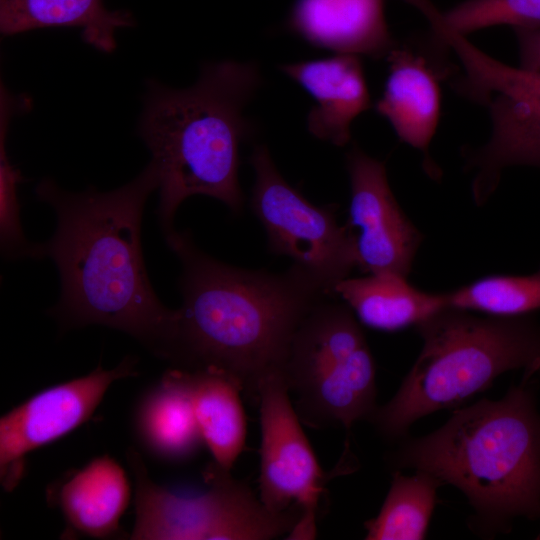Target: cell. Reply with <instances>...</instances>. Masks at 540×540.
<instances>
[{
  "label": "cell",
  "instance_id": "obj_1",
  "mask_svg": "<svg viewBox=\"0 0 540 540\" xmlns=\"http://www.w3.org/2000/svg\"><path fill=\"white\" fill-rule=\"evenodd\" d=\"M158 188L153 161L112 191L73 193L42 180L35 193L54 210L57 225L51 239L39 244V257L49 256L60 275V299L50 313L61 328H114L172 361L178 310L154 292L141 246L144 207Z\"/></svg>",
  "mask_w": 540,
  "mask_h": 540
},
{
  "label": "cell",
  "instance_id": "obj_2",
  "mask_svg": "<svg viewBox=\"0 0 540 540\" xmlns=\"http://www.w3.org/2000/svg\"><path fill=\"white\" fill-rule=\"evenodd\" d=\"M164 234L182 266L172 363L221 370L257 404L261 382L281 372L298 326L328 293L295 265L278 274L241 269L201 251L188 232Z\"/></svg>",
  "mask_w": 540,
  "mask_h": 540
},
{
  "label": "cell",
  "instance_id": "obj_3",
  "mask_svg": "<svg viewBox=\"0 0 540 540\" xmlns=\"http://www.w3.org/2000/svg\"><path fill=\"white\" fill-rule=\"evenodd\" d=\"M530 378L500 399L453 409L429 434L406 436L387 464L461 491L472 509L468 526L480 537L510 532L519 517L540 520V412Z\"/></svg>",
  "mask_w": 540,
  "mask_h": 540
},
{
  "label": "cell",
  "instance_id": "obj_4",
  "mask_svg": "<svg viewBox=\"0 0 540 540\" xmlns=\"http://www.w3.org/2000/svg\"><path fill=\"white\" fill-rule=\"evenodd\" d=\"M261 82L254 62L225 60L206 64L185 89L147 84L139 134L159 174V223L174 229L181 203L206 195L239 213L240 145L251 132L243 111Z\"/></svg>",
  "mask_w": 540,
  "mask_h": 540
},
{
  "label": "cell",
  "instance_id": "obj_5",
  "mask_svg": "<svg viewBox=\"0 0 540 540\" xmlns=\"http://www.w3.org/2000/svg\"><path fill=\"white\" fill-rule=\"evenodd\" d=\"M421 351L394 396L368 422L391 442L419 419L461 407L507 371L540 374V322L533 314L478 315L447 307L417 327Z\"/></svg>",
  "mask_w": 540,
  "mask_h": 540
},
{
  "label": "cell",
  "instance_id": "obj_6",
  "mask_svg": "<svg viewBox=\"0 0 540 540\" xmlns=\"http://www.w3.org/2000/svg\"><path fill=\"white\" fill-rule=\"evenodd\" d=\"M281 374L302 423L347 434L377 407L376 364L353 311L321 300L298 326Z\"/></svg>",
  "mask_w": 540,
  "mask_h": 540
},
{
  "label": "cell",
  "instance_id": "obj_7",
  "mask_svg": "<svg viewBox=\"0 0 540 540\" xmlns=\"http://www.w3.org/2000/svg\"><path fill=\"white\" fill-rule=\"evenodd\" d=\"M126 458L135 485L133 540H271L288 535L301 516L297 505L270 512L246 482L214 461L203 473L207 488L183 496L155 483L135 449Z\"/></svg>",
  "mask_w": 540,
  "mask_h": 540
},
{
  "label": "cell",
  "instance_id": "obj_8",
  "mask_svg": "<svg viewBox=\"0 0 540 540\" xmlns=\"http://www.w3.org/2000/svg\"><path fill=\"white\" fill-rule=\"evenodd\" d=\"M458 62L456 91L485 106L492 120L489 141L467 156L472 188L488 197L506 167H540V72L506 65L473 44L461 48Z\"/></svg>",
  "mask_w": 540,
  "mask_h": 540
},
{
  "label": "cell",
  "instance_id": "obj_9",
  "mask_svg": "<svg viewBox=\"0 0 540 540\" xmlns=\"http://www.w3.org/2000/svg\"><path fill=\"white\" fill-rule=\"evenodd\" d=\"M251 208L265 228L269 248L290 257L328 294L357 267L355 234L336 219L335 205L316 206L282 177L266 146L255 147Z\"/></svg>",
  "mask_w": 540,
  "mask_h": 540
},
{
  "label": "cell",
  "instance_id": "obj_10",
  "mask_svg": "<svg viewBox=\"0 0 540 540\" xmlns=\"http://www.w3.org/2000/svg\"><path fill=\"white\" fill-rule=\"evenodd\" d=\"M257 404L261 431L259 498L272 513L297 505L301 516L287 539H315L318 505L327 480L354 469L338 461L329 474L322 470L281 372L261 382Z\"/></svg>",
  "mask_w": 540,
  "mask_h": 540
},
{
  "label": "cell",
  "instance_id": "obj_11",
  "mask_svg": "<svg viewBox=\"0 0 540 540\" xmlns=\"http://www.w3.org/2000/svg\"><path fill=\"white\" fill-rule=\"evenodd\" d=\"M137 361L115 368L99 364L89 374L42 390L0 418V480L13 490L25 472V457L90 419L113 382L135 376Z\"/></svg>",
  "mask_w": 540,
  "mask_h": 540
},
{
  "label": "cell",
  "instance_id": "obj_12",
  "mask_svg": "<svg viewBox=\"0 0 540 540\" xmlns=\"http://www.w3.org/2000/svg\"><path fill=\"white\" fill-rule=\"evenodd\" d=\"M346 165L351 188L347 224L355 234L357 267L367 274L407 277L423 235L396 201L385 164L354 146Z\"/></svg>",
  "mask_w": 540,
  "mask_h": 540
},
{
  "label": "cell",
  "instance_id": "obj_13",
  "mask_svg": "<svg viewBox=\"0 0 540 540\" xmlns=\"http://www.w3.org/2000/svg\"><path fill=\"white\" fill-rule=\"evenodd\" d=\"M302 86L316 105L307 117L309 132L336 146L351 139L353 120L370 107V95L359 56L338 54L280 68Z\"/></svg>",
  "mask_w": 540,
  "mask_h": 540
},
{
  "label": "cell",
  "instance_id": "obj_14",
  "mask_svg": "<svg viewBox=\"0 0 540 540\" xmlns=\"http://www.w3.org/2000/svg\"><path fill=\"white\" fill-rule=\"evenodd\" d=\"M289 25L311 45L338 54L381 58L396 47L383 0H297Z\"/></svg>",
  "mask_w": 540,
  "mask_h": 540
},
{
  "label": "cell",
  "instance_id": "obj_15",
  "mask_svg": "<svg viewBox=\"0 0 540 540\" xmlns=\"http://www.w3.org/2000/svg\"><path fill=\"white\" fill-rule=\"evenodd\" d=\"M387 58L389 74L376 110L390 122L401 141L424 154L429 175L439 176L429 156L440 116L438 74L424 58L407 49L395 47Z\"/></svg>",
  "mask_w": 540,
  "mask_h": 540
},
{
  "label": "cell",
  "instance_id": "obj_16",
  "mask_svg": "<svg viewBox=\"0 0 540 540\" xmlns=\"http://www.w3.org/2000/svg\"><path fill=\"white\" fill-rule=\"evenodd\" d=\"M135 434L145 450L162 461L182 463L205 445L190 395L188 371L167 370L140 398Z\"/></svg>",
  "mask_w": 540,
  "mask_h": 540
},
{
  "label": "cell",
  "instance_id": "obj_17",
  "mask_svg": "<svg viewBox=\"0 0 540 540\" xmlns=\"http://www.w3.org/2000/svg\"><path fill=\"white\" fill-rule=\"evenodd\" d=\"M69 529L92 538L119 535V521L131 497L127 475L108 455L91 460L51 490Z\"/></svg>",
  "mask_w": 540,
  "mask_h": 540
},
{
  "label": "cell",
  "instance_id": "obj_18",
  "mask_svg": "<svg viewBox=\"0 0 540 540\" xmlns=\"http://www.w3.org/2000/svg\"><path fill=\"white\" fill-rule=\"evenodd\" d=\"M363 325L394 332L418 326L448 307L447 294L422 291L394 273L345 278L334 287Z\"/></svg>",
  "mask_w": 540,
  "mask_h": 540
},
{
  "label": "cell",
  "instance_id": "obj_19",
  "mask_svg": "<svg viewBox=\"0 0 540 540\" xmlns=\"http://www.w3.org/2000/svg\"><path fill=\"white\" fill-rule=\"evenodd\" d=\"M133 25L129 12L107 10L103 0H0L4 36L40 28L79 27L86 44L111 53L116 48V30Z\"/></svg>",
  "mask_w": 540,
  "mask_h": 540
},
{
  "label": "cell",
  "instance_id": "obj_20",
  "mask_svg": "<svg viewBox=\"0 0 540 540\" xmlns=\"http://www.w3.org/2000/svg\"><path fill=\"white\" fill-rule=\"evenodd\" d=\"M194 413L214 462L231 470L246 443L240 384L214 368L187 370Z\"/></svg>",
  "mask_w": 540,
  "mask_h": 540
},
{
  "label": "cell",
  "instance_id": "obj_21",
  "mask_svg": "<svg viewBox=\"0 0 540 540\" xmlns=\"http://www.w3.org/2000/svg\"><path fill=\"white\" fill-rule=\"evenodd\" d=\"M443 485L431 474L415 471L411 476L394 470L390 488L379 513L365 521L366 540H422Z\"/></svg>",
  "mask_w": 540,
  "mask_h": 540
},
{
  "label": "cell",
  "instance_id": "obj_22",
  "mask_svg": "<svg viewBox=\"0 0 540 540\" xmlns=\"http://www.w3.org/2000/svg\"><path fill=\"white\" fill-rule=\"evenodd\" d=\"M448 307L497 316L540 310V268L533 274L488 275L446 292Z\"/></svg>",
  "mask_w": 540,
  "mask_h": 540
},
{
  "label": "cell",
  "instance_id": "obj_23",
  "mask_svg": "<svg viewBox=\"0 0 540 540\" xmlns=\"http://www.w3.org/2000/svg\"><path fill=\"white\" fill-rule=\"evenodd\" d=\"M3 85L1 86L0 117V233L1 248L5 257L39 258V244H31L24 236L17 186L22 181L21 173L9 161L7 154L8 128L15 109L19 108Z\"/></svg>",
  "mask_w": 540,
  "mask_h": 540
},
{
  "label": "cell",
  "instance_id": "obj_24",
  "mask_svg": "<svg viewBox=\"0 0 540 540\" xmlns=\"http://www.w3.org/2000/svg\"><path fill=\"white\" fill-rule=\"evenodd\" d=\"M441 16L463 35L500 24L534 29L540 28V0H466Z\"/></svg>",
  "mask_w": 540,
  "mask_h": 540
},
{
  "label": "cell",
  "instance_id": "obj_25",
  "mask_svg": "<svg viewBox=\"0 0 540 540\" xmlns=\"http://www.w3.org/2000/svg\"><path fill=\"white\" fill-rule=\"evenodd\" d=\"M522 68L540 72V28H514Z\"/></svg>",
  "mask_w": 540,
  "mask_h": 540
},
{
  "label": "cell",
  "instance_id": "obj_26",
  "mask_svg": "<svg viewBox=\"0 0 540 540\" xmlns=\"http://www.w3.org/2000/svg\"><path fill=\"white\" fill-rule=\"evenodd\" d=\"M537 539H540V534L538 535Z\"/></svg>",
  "mask_w": 540,
  "mask_h": 540
}]
</instances>
